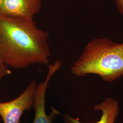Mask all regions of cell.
Listing matches in <instances>:
<instances>
[{"instance_id":"6da1fadb","label":"cell","mask_w":123,"mask_h":123,"mask_svg":"<svg viewBox=\"0 0 123 123\" xmlns=\"http://www.w3.org/2000/svg\"><path fill=\"white\" fill-rule=\"evenodd\" d=\"M48 32L40 29L34 19L0 15V55L6 65L15 69L32 64H49Z\"/></svg>"},{"instance_id":"7a4b0ae2","label":"cell","mask_w":123,"mask_h":123,"mask_svg":"<svg viewBox=\"0 0 123 123\" xmlns=\"http://www.w3.org/2000/svg\"><path fill=\"white\" fill-rule=\"evenodd\" d=\"M71 70L72 74L79 77L89 74L98 75L107 82L121 78L123 77L121 44L107 37L93 40L85 46Z\"/></svg>"},{"instance_id":"3957f363","label":"cell","mask_w":123,"mask_h":123,"mask_svg":"<svg viewBox=\"0 0 123 123\" xmlns=\"http://www.w3.org/2000/svg\"><path fill=\"white\" fill-rule=\"evenodd\" d=\"M37 84L31 81L24 91L11 101L0 102V116L4 123H20L23 113L33 106Z\"/></svg>"},{"instance_id":"277c9868","label":"cell","mask_w":123,"mask_h":123,"mask_svg":"<svg viewBox=\"0 0 123 123\" xmlns=\"http://www.w3.org/2000/svg\"><path fill=\"white\" fill-rule=\"evenodd\" d=\"M61 60H56L53 64L48 65L49 71L44 81L37 84V88L34 95L33 107L34 109V118L33 123H53V120L61 113L54 107H51L52 112L49 115L46 114L45 109V97L49 83L54 74L61 67Z\"/></svg>"},{"instance_id":"5b68a950","label":"cell","mask_w":123,"mask_h":123,"mask_svg":"<svg viewBox=\"0 0 123 123\" xmlns=\"http://www.w3.org/2000/svg\"><path fill=\"white\" fill-rule=\"evenodd\" d=\"M42 0H2L0 15L6 17L34 19L39 13Z\"/></svg>"},{"instance_id":"8992f818","label":"cell","mask_w":123,"mask_h":123,"mask_svg":"<svg viewBox=\"0 0 123 123\" xmlns=\"http://www.w3.org/2000/svg\"><path fill=\"white\" fill-rule=\"evenodd\" d=\"M93 110L95 111H101V118L97 122L88 123H114L119 115V103L114 98H106L100 104L94 106ZM64 120L65 123H84L71 117L68 114L64 115Z\"/></svg>"},{"instance_id":"52a82bcc","label":"cell","mask_w":123,"mask_h":123,"mask_svg":"<svg viewBox=\"0 0 123 123\" xmlns=\"http://www.w3.org/2000/svg\"><path fill=\"white\" fill-rule=\"evenodd\" d=\"M12 74L10 68L6 64L0 55V82L4 78Z\"/></svg>"},{"instance_id":"ba28073f","label":"cell","mask_w":123,"mask_h":123,"mask_svg":"<svg viewBox=\"0 0 123 123\" xmlns=\"http://www.w3.org/2000/svg\"><path fill=\"white\" fill-rule=\"evenodd\" d=\"M119 12L123 15V0H115Z\"/></svg>"},{"instance_id":"9c48e42d","label":"cell","mask_w":123,"mask_h":123,"mask_svg":"<svg viewBox=\"0 0 123 123\" xmlns=\"http://www.w3.org/2000/svg\"><path fill=\"white\" fill-rule=\"evenodd\" d=\"M121 44V47H122V49H123V43H122V44Z\"/></svg>"},{"instance_id":"30bf717a","label":"cell","mask_w":123,"mask_h":123,"mask_svg":"<svg viewBox=\"0 0 123 123\" xmlns=\"http://www.w3.org/2000/svg\"><path fill=\"white\" fill-rule=\"evenodd\" d=\"M1 0H0V4H1Z\"/></svg>"}]
</instances>
